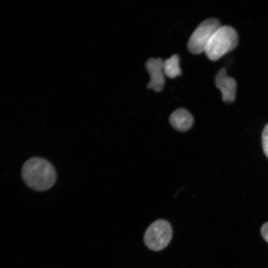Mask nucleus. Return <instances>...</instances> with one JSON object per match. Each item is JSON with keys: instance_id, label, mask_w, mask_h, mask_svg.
I'll return each mask as SVG.
<instances>
[{"instance_id": "nucleus-7", "label": "nucleus", "mask_w": 268, "mask_h": 268, "mask_svg": "<svg viewBox=\"0 0 268 268\" xmlns=\"http://www.w3.org/2000/svg\"><path fill=\"white\" fill-rule=\"evenodd\" d=\"M194 122L191 114L184 108L174 111L170 116L169 123L176 130L184 132L190 130Z\"/></svg>"}, {"instance_id": "nucleus-2", "label": "nucleus", "mask_w": 268, "mask_h": 268, "mask_svg": "<svg viewBox=\"0 0 268 268\" xmlns=\"http://www.w3.org/2000/svg\"><path fill=\"white\" fill-rule=\"evenodd\" d=\"M238 42L236 31L229 25H221L211 37L204 52L209 60L215 61L234 49Z\"/></svg>"}, {"instance_id": "nucleus-6", "label": "nucleus", "mask_w": 268, "mask_h": 268, "mask_svg": "<svg viewBox=\"0 0 268 268\" xmlns=\"http://www.w3.org/2000/svg\"><path fill=\"white\" fill-rule=\"evenodd\" d=\"M163 63V61L160 58H150L145 64L146 68L150 77L147 87L155 92L161 91L165 83Z\"/></svg>"}, {"instance_id": "nucleus-4", "label": "nucleus", "mask_w": 268, "mask_h": 268, "mask_svg": "<svg viewBox=\"0 0 268 268\" xmlns=\"http://www.w3.org/2000/svg\"><path fill=\"white\" fill-rule=\"evenodd\" d=\"M221 26L219 20L208 18L202 21L190 36L187 47L195 55L204 52L205 47L216 30Z\"/></svg>"}, {"instance_id": "nucleus-9", "label": "nucleus", "mask_w": 268, "mask_h": 268, "mask_svg": "<svg viewBox=\"0 0 268 268\" xmlns=\"http://www.w3.org/2000/svg\"><path fill=\"white\" fill-rule=\"evenodd\" d=\"M262 142L264 152L268 158V123L263 130L262 135Z\"/></svg>"}, {"instance_id": "nucleus-1", "label": "nucleus", "mask_w": 268, "mask_h": 268, "mask_svg": "<svg viewBox=\"0 0 268 268\" xmlns=\"http://www.w3.org/2000/svg\"><path fill=\"white\" fill-rule=\"evenodd\" d=\"M21 176L30 188L44 191L51 188L57 179L56 171L47 160L34 157L26 160L21 168Z\"/></svg>"}, {"instance_id": "nucleus-10", "label": "nucleus", "mask_w": 268, "mask_h": 268, "mask_svg": "<svg viewBox=\"0 0 268 268\" xmlns=\"http://www.w3.org/2000/svg\"><path fill=\"white\" fill-rule=\"evenodd\" d=\"M261 233L263 238L268 243V222L265 223L262 226Z\"/></svg>"}, {"instance_id": "nucleus-8", "label": "nucleus", "mask_w": 268, "mask_h": 268, "mask_svg": "<svg viewBox=\"0 0 268 268\" xmlns=\"http://www.w3.org/2000/svg\"><path fill=\"white\" fill-rule=\"evenodd\" d=\"M179 58L174 54L163 61V69L164 74L170 78H174L181 73L179 66Z\"/></svg>"}, {"instance_id": "nucleus-3", "label": "nucleus", "mask_w": 268, "mask_h": 268, "mask_svg": "<svg viewBox=\"0 0 268 268\" xmlns=\"http://www.w3.org/2000/svg\"><path fill=\"white\" fill-rule=\"evenodd\" d=\"M172 235V228L169 222L165 219H159L153 222L147 228L143 241L149 249L159 251L169 244Z\"/></svg>"}, {"instance_id": "nucleus-5", "label": "nucleus", "mask_w": 268, "mask_h": 268, "mask_svg": "<svg viewBox=\"0 0 268 268\" xmlns=\"http://www.w3.org/2000/svg\"><path fill=\"white\" fill-rule=\"evenodd\" d=\"M215 84L220 91L223 100L233 102L235 99L237 84L235 80L227 74L224 67L220 68L215 76Z\"/></svg>"}]
</instances>
